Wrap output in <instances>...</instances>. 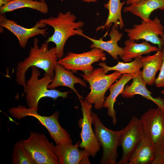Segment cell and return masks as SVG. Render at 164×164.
I'll return each mask as SVG.
<instances>
[{"label":"cell","mask_w":164,"mask_h":164,"mask_svg":"<svg viewBox=\"0 0 164 164\" xmlns=\"http://www.w3.org/2000/svg\"><path fill=\"white\" fill-rule=\"evenodd\" d=\"M104 51L94 48L90 51L81 53L69 52L64 57L59 60L57 63L73 73L80 70L84 73H89L93 70V63L106 60V54Z\"/></svg>","instance_id":"9"},{"label":"cell","mask_w":164,"mask_h":164,"mask_svg":"<svg viewBox=\"0 0 164 164\" xmlns=\"http://www.w3.org/2000/svg\"><path fill=\"white\" fill-rule=\"evenodd\" d=\"M161 93L162 94H164V89H163V90L162 91H161Z\"/></svg>","instance_id":"33"},{"label":"cell","mask_w":164,"mask_h":164,"mask_svg":"<svg viewBox=\"0 0 164 164\" xmlns=\"http://www.w3.org/2000/svg\"><path fill=\"white\" fill-rule=\"evenodd\" d=\"M31 77L26 82V87L22 96L26 95V100L28 108L38 111V103L42 98L48 97L55 100L59 97L65 98L67 97L68 92H62L55 89H49V84L53 81V78L45 74L39 78L40 72L38 68L32 67Z\"/></svg>","instance_id":"3"},{"label":"cell","mask_w":164,"mask_h":164,"mask_svg":"<svg viewBox=\"0 0 164 164\" xmlns=\"http://www.w3.org/2000/svg\"><path fill=\"white\" fill-rule=\"evenodd\" d=\"M142 0H126L125 3L127 5H129L138 2Z\"/></svg>","instance_id":"30"},{"label":"cell","mask_w":164,"mask_h":164,"mask_svg":"<svg viewBox=\"0 0 164 164\" xmlns=\"http://www.w3.org/2000/svg\"><path fill=\"white\" fill-rule=\"evenodd\" d=\"M98 65L103 68L105 73L111 70H115L122 74H135L142 67L140 57L136 58L133 61L130 62L123 63L118 61L117 64L113 67L107 66L104 62H100Z\"/></svg>","instance_id":"25"},{"label":"cell","mask_w":164,"mask_h":164,"mask_svg":"<svg viewBox=\"0 0 164 164\" xmlns=\"http://www.w3.org/2000/svg\"><path fill=\"white\" fill-rule=\"evenodd\" d=\"M162 51L163 56V61L159 76L155 79L154 83L158 87H164V49L162 50Z\"/></svg>","instance_id":"27"},{"label":"cell","mask_w":164,"mask_h":164,"mask_svg":"<svg viewBox=\"0 0 164 164\" xmlns=\"http://www.w3.org/2000/svg\"><path fill=\"white\" fill-rule=\"evenodd\" d=\"M0 26L10 31L18 39L20 46L25 49L29 39L40 35L46 37L48 34L46 25L39 21L34 26L30 28L23 27L12 20L8 19L5 14H0Z\"/></svg>","instance_id":"13"},{"label":"cell","mask_w":164,"mask_h":164,"mask_svg":"<svg viewBox=\"0 0 164 164\" xmlns=\"http://www.w3.org/2000/svg\"><path fill=\"white\" fill-rule=\"evenodd\" d=\"M124 44L123 54L121 57L124 62H131L133 59H135L143 55L160 50L158 47L146 41L137 43L135 41L128 39L125 41Z\"/></svg>","instance_id":"21"},{"label":"cell","mask_w":164,"mask_h":164,"mask_svg":"<svg viewBox=\"0 0 164 164\" xmlns=\"http://www.w3.org/2000/svg\"><path fill=\"white\" fill-rule=\"evenodd\" d=\"M140 70L133 78L132 84L124 89L121 94L124 98H132L136 94H139L154 102L164 111V98L160 97H153L151 93L146 87V84L143 80Z\"/></svg>","instance_id":"16"},{"label":"cell","mask_w":164,"mask_h":164,"mask_svg":"<svg viewBox=\"0 0 164 164\" xmlns=\"http://www.w3.org/2000/svg\"><path fill=\"white\" fill-rule=\"evenodd\" d=\"M54 72V77L53 81L48 87V89H54L61 86L67 87L74 91L79 99L83 98L75 88L74 85L78 83L86 87L85 81L74 76L72 71L66 69L63 66L58 63L55 67Z\"/></svg>","instance_id":"17"},{"label":"cell","mask_w":164,"mask_h":164,"mask_svg":"<svg viewBox=\"0 0 164 164\" xmlns=\"http://www.w3.org/2000/svg\"><path fill=\"white\" fill-rule=\"evenodd\" d=\"M76 19V16L69 11L65 13L60 12L56 17L51 16L39 21L53 29V34L45 42H53L55 44L59 60L63 57L64 47L68 39L83 33L81 28L84 26V23L81 21L75 22Z\"/></svg>","instance_id":"2"},{"label":"cell","mask_w":164,"mask_h":164,"mask_svg":"<svg viewBox=\"0 0 164 164\" xmlns=\"http://www.w3.org/2000/svg\"><path fill=\"white\" fill-rule=\"evenodd\" d=\"M106 74L101 67L93 70L90 73L80 74L90 86L91 91L85 100L90 104H94L95 108L98 110L103 107L107 91L122 75L117 71L109 74Z\"/></svg>","instance_id":"4"},{"label":"cell","mask_w":164,"mask_h":164,"mask_svg":"<svg viewBox=\"0 0 164 164\" xmlns=\"http://www.w3.org/2000/svg\"><path fill=\"white\" fill-rule=\"evenodd\" d=\"M92 123L94 127V132L103 152L100 161L101 164H117V149L123 128L117 131L106 128L98 115L92 111Z\"/></svg>","instance_id":"5"},{"label":"cell","mask_w":164,"mask_h":164,"mask_svg":"<svg viewBox=\"0 0 164 164\" xmlns=\"http://www.w3.org/2000/svg\"><path fill=\"white\" fill-rule=\"evenodd\" d=\"M81 107L82 117L79 119L78 125L81 128L80 135L81 139L79 146L85 150L90 156L95 157L100 149L94 131L92 128V104L85 99H79Z\"/></svg>","instance_id":"11"},{"label":"cell","mask_w":164,"mask_h":164,"mask_svg":"<svg viewBox=\"0 0 164 164\" xmlns=\"http://www.w3.org/2000/svg\"><path fill=\"white\" fill-rule=\"evenodd\" d=\"M80 141L75 144L64 143L56 144L53 149L58 158L60 164H90V155L79 146Z\"/></svg>","instance_id":"14"},{"label":"cell","mask_w":164,"mask_h":164,"mask_svg":"<svg viewBox=\"0 0 164 164\" xmlns=\"http://www.w3.org/2000/svg\"><path fill=\"white\" fill-rule=\"evenodd\" d=\"M13 0H0V8L2 7Z\"/></svg>","instance_id":"29"},{"label":"cell","mask_w":164,"mask_h":164,"mask_svg":"<svg viewBox=\"0 0 164 164\" xmlns=\"http://www.w3.org/2000/svg\"><path fill=\"white\" fill-rule=\"evenodd\" d=\"M84 2H96L98 0H82Z\"/></svg>","instance_id":"31"},{"label":"cell","mask_w":164,"mask_h":164,"mask_svg":"<svg viewBox=\"0 0 164 164\" xmlns=\"http://www.w3.org/2000/svg\"><path fill=\"white\" fill-rule=\"evenodd\" d=\"M110 38V40L105 41L102 39L103 38L99 39H96L84 35L83 33L80 35L90 40L92 43L90 48H98L108 52L115 60L118 59V56L121 57L123 54V48L119 46L118 43L121 38L123 34L120 32L114 25L109 34Z\"/></svg>","instance_id":"15"},{"label":"cell","mask_w":164,"mask_h":164,"mask_svg":"<svg viewBox=\"0 0 164 164\" xmlns=\"http://www.w3.org/2000/svg\"><path fill=\"white\" fill-rule=\"evenodd\" d=\"M160 37L162 38V39L164 41V33L161 35Z\"/></svg>","instance_id":"32"},{"label":"cell","mask_w":164,"mask_h":164,"mask_svg":"<svg viewBox=\"0 0 164 164\" xmlns=\"http://www.w3.org/2000/svg\"><path fill=\"white\" fill-rule=\"evenodd\" d=\"M164 27L157 17L148 21L142 20L139 24L124 29L129 39L134 41L142 39L158 45L160 50L164 48V41L160 37L164 33Z\"/></svg>","instance_id":"10"},{"label":"cell","mask_w":164,"mask_h":164,"mask_svg":"<svg viewBox=\"0 0 164 164\" xmlns=\"http://www.w3.org/2000/svg\"><path fill=\"white\" fill-rule=\"evenodd\" d=\"M25 8L36 10L43 14L47 13L49 11V8L45 1L14 0L0 8V13L5 14L6 12Z\"/></svg>","instance_id":"24"},{"label":"cell","mask_w":164,"mask_h":164,"mask_svg":"<svg viewBox=\"0 0 164 164\" xmlns=\"http://www.w3.org/2000/svg\"><path fill=\"white\" fill-rule=\"evenodd\" d=\"M140 57L143 67L142 77L146 85H152L154 84L157 72L161 68L163 60L162 52L159 50L153 55Z\"/></svg>","instance_id":"18"},{"label":"cell","mask_w":164,"mask_h":164,"mask_svg":"<svg viewBox=\"0 0 164 164\" xmlns=\"http://www.w3.org/2000/svg\"><path fill=\"white\" fill-rule=\"evenodd\" d=\"M125 3V1L121 2L120 0H109L107 3L105 4L104 7L108 10V17L104 24L97 28L96 31L109 28L113 23L117 28L119 27L120 29H122L125 26L121 10Z\"/></svg>","instance_id":"23"},{"label":"cell","mask_w":164,"mask_h":164,"mask_svg":"<svg viewBox=\"0 0 164 164\" xmlns=\"http://www.w3.org/2000/svg\"><path fill=\"white\" fill-rule=\"evenodd\" d=\"M157 9L164 11V0H142L125 7L123 11L148 21L152 12Z\"/></svg>","instance_id":"20"},{"label":"cell","mask_w":164,"mask_h":164,"mask_svg":"<svg viewBox=\"0 0 164 164\" xmlns=\"http://www.w3.org/2000/svg\"><path fill=\"white\" fill-rule=\"evenodd\" d=\"M19 141L37 164H60L53 143L43 133L31 132L27 139Z\"/></svg>","instance_id":"8"},{"label":"cell","mask_w":164,"mask_h":164,"mask_svg":"<svg viewBox=\"0 0 164 164\" xmlns=\"http://www.w3.org/2000/svg\"><path fill=\"white\" fill-rule=\"evenodd\" d=\"M49 43L45 41L40 46L37 38L34 39L33 46L31 47L28 56L17 64L16 82L19 85L26 87V73L32 67H35L43 70L45 74H48L53 78L54 69L57 63L58 56L55 47L49 48Z\"/></svg>","instance_id":"1"},{"label":"cell","mask_w":164,"mask_h":164,"mask_svg":"<svg viewBox=\"0 0 164 164\" xmlns=\"http://www.w3.org/2000/svg\"><path fill=\"white\" fill-rule=\"evenodd\" d=\"M137 73L122 74L119 80L112 84L108 89L110 92V94L105 99L103 107L107 108L108 115L112 118V123L114 125L117 122L116 112L114 108V104L116 98L121 93L125 84L132 79Z\"/></svg>","instance_id":"19"},{"label":"cell","mask_w":164,"mask_h":164,"mask_svg":"<svg viewBox=\"0 0 164 164\" xmlns=\"http://www.w3.org/2000/svg\"><path fill=\"white\" fill-rule=\"evenodd\" d=\"M12 164H37L31 154L24 148L20 141L17 142L14 145Z\"/></svg>","instance_id":"26"},{"label":"cell","mask_w":164,"mask_h":164,"mask_svg":"<svg viewBox=\"0 0 164 164\" xmlns=\"http://www.w3.org/2000/svg\"><path fill=\"white\" fill-rule=\"evenodd\" d=\"M144 135L140 119L133 116L123 128L120 140L122 150V157L118 164H127L129 160Z\"/></svg>","instance_id":"12"},{"label":"cell","mask_w":164,"mask_h":164,"mask_svg":"<svg viewBox=\"0 0 164 164\" xmlns=\"http://www.w3.org/2000/svg\"><path fill=\"white\" fill-rule=\"evenodd\" d=\"M152 164H164V149L161 154L155 158Z\"/></svg>","instance_id":"28"},{"label":"cell","mask_w":164,"mask_h":164,"mask_svg":"<svg viewBox=\"0 0 164 164\" xmlns=\"http://www.w3.org/2000/svg\"><path fill=\"white\" fill-rule=\"evenodd\" d=\"M40 1H45V0H39Z\"/></svg>","instance_id":"34"},{"label":"cell","mask_w":164,"mask_h":164,"mask_svg":"<svg viewBox=\"0 0 164 164\" xmlns=\"http://www.w3.org/2000/svg\"><path fill=\"white\" fill-rule=\"evenodd\" d=\"M9 111L12 117L18 120L27 116L36 118L47 129L50 137L54 140L56 144L64 143H72L70 135L59 123L58 117L60 114L58 111H55L50 116H46L39 115L37 111L19 105L17 107L11 108Z\"/></svg>","instance_id":"6"},{"label":"cell","mask_w":164,"mask_h":164,"mask_svg":"<svg viewBox=\"0 0 164 164\" xmlns=\"http://www.w3.org/2000/svg\"><path fill=\"white\" fill-rule=\"evenodd\" d=\"M140 119L144 135L155 150V158L164 149V111L159 107L150 108Z\"/></svg>","instance_id":"7"},{"label":"cell","mask_w":164,"mask_h":164,"mask_svg":"<svg viewBox=\"0 0 164 164\" xmlns=\"http://www.w3.org/2000/svg\"><path fill=\"white\" fill-rule=\"evenodd\" d=\"M155 156L154 149L144 135L127 164H152Z\"/></svg>","instance_id":"22"}]
</instances>
